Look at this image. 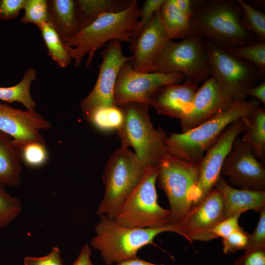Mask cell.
Wrapping results in <instances>:
<instances>
[{"label":"cell","mask_w":265,"mask_h":265,"mask_svg":"<svg viewBox=\"0 0 265 265\" xmlns=\"http://www.w3.org/2000/svg\"><path fill=\"white\" fill-rule=\"evenodd\" d=\"M164 1L165 0H147L144 2L140 8V19H139L132 39L150 23L156 12L160 9Z\"/></svg>","instance_id":"cell-35"},{"label":"cell","mask_w":265,"mask_h":265,"mask_svg":"<svg viewBox=\"0 0 265 265\" xmlns=\"http://www.w3.org/2000/svg\"><path fill=\"white\" fill-rule=\"evenodd\" d=\"M51 128L50 123L34 111L16 108L0 101V131L13 138L19 151L30 142L45 143L40 131Z\"/></svg>","instance_id":"cell-15"},{"label":"cell","mask_w":265,"mask_h":265,"mask_svg":"<svg viewBox=\"0 0 265 265\" xmlns=\"http://www.w3.org/2000/svg\"><path fill=\"white\" fill-rule=\"evenodd\" d=\"M234 102L211 76L199 87L189 111L180 119L182 132L206 121L228 108Z\"/></svg>","instance_id":"cell-16"},{"label":"cell","mask_w":265,"mask_h":265,"mask_svg":"<svg viewBox=\"0 0 265 265\" xmlns=\"http://www.w3.org/2000/svg\"><path fill=\"white\" fill-rule=\"evenodd\" d=\"M48 22L61 39L72 36L80 29L76 0H48Z\"/></svg>","instance_id":"cell-21"},{"label":"cell","mask_w":265,"mask_h":265,"mask_svg":"<svg viewBox=\"0 0 265 265\" xmlns=\"http://www.w3.org/2000/svg\"><path fill=\"white\" fill-rule=\"evenodd\" d=\"M233 265H265V248L245 251L234 261Z\"/></svg>","instance_id":"cell-40"},{"label":"cell","mask_w":265,"mask_h":265,"mask_svg":"<svg viewBox=\"0 0 265 265\" xmlns=\"http://www.w3.org/2000/svg\"><path fill=\"white\" fill-rule=\"evenodd\" d=\"M86 120L98 130L110 132L117 131L122 126L124 115L119 106H112L96 109Z\"/></svg>","instance_id":"cell-28"},{"label":"cell","mask_w":265,"mask_h":265,"mask_svg":"<svg viewBox=\"0 0 265 265\" xmlns=\"http://www.w3.org/2000/svg\"><path fill=\"white\" fill-rule=\"evenodd\" d=\"M244 129L242 118L231 123L215 142L206 151L198 163L199 176L195 191V204L198 203L214 187L225 159L234 142Z\"/></svg>","instance_id":"cell-14"},{"label":"cell","mask_w":265,"mask_h":265,"mask_svg":"<svg viewBox=\"0 0 265 265\" xmlns=\"http://www.w3.org/2000/svg\"><path fill=\"white\" fill-rule=\"evenodd\" d=\"M223 218L222 195L213 188L187 214L181 229L182 236L192 243L193 237L211 229Z\"/></svg>","instance_id":"cell-18"},{"label":"cell","mask_w":265,"mask_h":265,"mask_svg":"<svg viewBox=\"0 0 265 265\" xmlns=\"http://www.w3.org/2000/svg\"><path fill=\"white\" fill-rule=\"evenodd\" d=\"M203 45L211 76L234 101L246 100L248 90L264 80L265 74L207 40L203 39Z\"/></svg>","instance_id":"cell-9"},{"label":"cell","mask_w":265,"mask_h":265,"mask_svg":"<svg viewBox=\"0 0 265 265\" xmlns=\"http://www.w3.org/2000/svg\"><path fill=\"white\" fill-rule=\"evenodd\" d=\"M91 254V248L85 244L72 265H94L90 259Z\"/></svg>","instance_id":"cell-41"},{"label":"cell","mask_w":265,"mask_h":265,"mask_svg":"<svg viewBox=\"0 0 265 265\" xmlns=\"http://www.w3.org/2000/svg\"><path fill=\"white\" fill-rule=\"evenodd\" d=\"M174 1L182 13L190 20L194 12L192 8V1L190 0H174Z\"/></svg>","instance_id":"cell-43"},{"label":"cell","mask_w":265,"mask_h":265,"mask_svg":"<svg viewBox=\"0 0 265 265\" xmlns=\"http://www.w3.org/2000/svg\"><path fill=\"white\" fill-rule=\"evenodd\" d=\"M160 14L164 29L170 39H183L189 35L190 20L179 10L174 0H165Z\"/></svg>","instance_id":"cell-25"},{"label":"cell","mask_w":265,"mask_h":265,"mask_svg":"<svg viewBox=\"0 0 265 265\" xmlns=\"http://www.w3.org/2000/svg\"><path fill=\"white\" fill-rule=\"evenodd\" d=\"M140 14L137 0H133L125 10L100 15L75 34L62 41L76 67L87 55L85 67L91 64L97 51L113 40L130 42Z\"/></svg>","instance_id":"cell-1"},{"label":"cell","mask_w":265,"mask_h":265,"mask_svg":"<svg viewBox=\"0 0 265 265\" xmlns=\"http://www.w3.org/2000/svg\"><path fill=\"white\" fill-rule=\"evenodd\" d=\"M102 61L96 82L89 94L83 99L80 106L86 119L96 109L115 106L114 91L119 72L122 66L132 61V56H125L121 43L117 40L108 42L102 53Z\"/></svg>","instance_id":"cell-12"},{"label":"cell","mask_w":265,"mask_h":265,"mask_svg":"<svg viewBox=\"0 0 265 265\" xmlns=\"http://www.w3.org/2000/svg\"><path fill=\"white\" fill-rule=\"evenodd\" d=\"M221 176L230 186L241 189L265 191V169L251 146L238 136L222 165Z\"/></svg>","instance_id":"cell-13"},{"label":"cell","mask_w":265,"mask_h":265,"mask_svg":"<svg viewBox=\"0 0 265 265\" xmlns=\"http://www.w3.org/2000/svg\"><path fill=\"white\" fill-rule=\"evenodd\" d=\"M249 235L241 229L234 231L222 238L223 253L229 254L239 250H244L247 245Z\"/></svg>","instance_id":"cell-36"},{"label":"cell","mask_w":265,"mask_h":265,"mask_svg":"<svg viewBox=\"0 0 265 265\" xmlns=\"http://www.w3.org/2000/svg\"><path fill=\"white\" fill-rule=\"evenodd\" d=\"M237 2L243 12V24L245 28L254 34L260 42H265V14L244 0H237Z\"/></svg>","instance_id":"cell-30"},{"label":"cell","mask_w":265,"mask_h":265,"mask_svg":"<svg viewBox=\"0 0 265 265\" xmlns=\"http://www.w3.org/2000/svg\"><path fill=\"white\" fill-rule=\"evenodd\" d=\"M257 99L235 101L230 106L199 125L181 133H171L166 139L167 153L182 160L198 164L206 151L233 122L260 107Z\"/></svg>","instance_id":"cell-3"},{"label":"cell","mask_w":265,"mask_h":265,"mask_svg":"<svg viewBox=\"0 0 265 265\" xmlns=\"http://www.w3.org/2000/svg\"><path fill=\"white\" fill-rule=\"evenodd\" d=\"M213 188L218 189L222 195L223 220L248 210L260 212L265 208V191L234 188L229 185L222 176L218 179Z\"/></svg>","instance_id":"cell-20"},{"label":"cell","mask_w":265,"mask_h":265,"mask_svg":"<svg viewBox=\"0 0 265 265\" xmlns=\"http://www.w3.org/2000/svg\"><path fill=\"white\" fill-rule=\"evenodd\" d=\"M133 0H76L80 29L97 17L108 13L121 12L132 3ZM79 29V30H80Z\"/></svg>","instance_id":"cell-24"},{"label":"cell","mask_w":265,"mask_h":265,"mask_svg":"<svg viewBox=\"0 0 265 265\" xmlns=\"http://www.w3.org/2000/svg\"><path fill=\"white\" fill-rule=\"evenodd\" d=\"M198 85L184 81L167 85L152 98L149 106L161 114L180 120L190 110Z\"/></svg>","instance_id":"cell-19"},{"label":"cell","mask_w":265,"mask_h":265,"mask_svg":"<svg viewBox=\"0 0 265 265\" xmlns=\"http://www.w3.org/2000/svg\"><path fill=\"white\" fill-rule=\"evenodd\" d=\"M185 80L181 73H142L135 71L131 61L121 67L115 85L114 102L120 106L130 103L149 106L152 97L160 89L169 85L179 84Z\"/></svg>","instance_id":"cell-11"},{"label":"cell","mask_w":265,"mask_h":265,"mask_svg":"<svg viewBox=\"0 0 265 265\" xmlns=\"http://www.w3.org/2000/svg\"><path fill=\"white\" fill-rule=\"evenodd\" d=\"M5 186L0 184V228L12 223L22 212L20 200L7 192Z\"/></svg>","instance_id":"cell-31"},{"label":"cell","mask_w":265,"mask_h":265,"mask_svg":"<svg viewBox=\"0 0 265 265\" xmlns=\"http://www.w3.org/2000/svg\"><path fill=\"white\" fill-rule=\"evenodd\" d=\"M22 161L20 151L14 146L11 137L0 131V184L8 186L20 185Z\"/></svg>","instance_id":"cell-22"},{"label":"cell","mask_w":265,"mask_h":265,"mask_svg":"<svg viewBox=\"0 0 265 265\" xmlns=\"http://www.w3.org/2000/svg\"><path fill=\"white\" fill-rule=\"evenodd\" d=\"M248 96H252L256 98L260 103L265 105V79L257 85L250 89L247 92Z\"/></svg>","instance_id":"cell-42"},{"label":"cell","mask_w":265,"mask_h":265,"mask_svg":"<svg viewBox=\"0 0 265 265\" xmlns=\"http://www.w3.org/2000/svg\"><path fill=\"white\" fill-rule=\"evenodd\" d=\"M149 168L129 148L120 146L114 151L103 174L105 190L96 213L114 219L120 207Z\"/></svg>","instance_id":"cell-7"},{"label":"cell","mask_w":265,"mask_h":265,"mask_svg":"<svg viewBox=\"0 0 265 265\" xmlns=\"http://www.w3.org/2000/svg\"><path fill=\"white\" fill-rule=\"evenodd\" d=\"M243 135L241 139L248 144L258 159L265 155V111L258 107L250 115L242 118Z\"/></svg>","instance_id":"cell-23"},{"label":"cell","mask_w":265,"mask_h":265,"mask_svg":"<svg viewBox=\"0 0 265 265\" xmlns=\"http://www.w3.org/2000/svg\"><path fill=\"white\" fill-rule=\"evenodd\" d=\"M20 151L22 161L30 167L41 166L48 159V155L45 143L30 142L23 146Z\"/></svg>","instance_id":"cell-34"},{"label":"cell","mask_w":265,"mask_h":265,"mask_svg":"<svg viewBox=\"0 0 265 265\" xmlns=\"http://www.w3.org/2000/svg\"><path fill=\"white\" fill-rule=\"evenodd\" d=\"M199 176L198 164L169 155L159 163L157 180L166 194L170 206V224L182 236V227L195 205V191Z\"/></svg>","instance_id":"cell-5"},{"label":"cell","mask_w":265,"mask_h":265,"mask_svg":"<svg viewBox=\"0 0 265 265\" xmlns=\"http://www.w3.org/2000/svg\"><path fill=\"white\" fill-rule=\"evenodd\" d=\"M24 9L22 23H32L40 28L48 22V0H26Z\"/></svg>","instance_id":"cell-33"},{"label":"cell","mask_w":265,"mask_h":265,"mask_svg":"<svg viewBox=\"0 0 265 265\" xmlns=\"http://www.w3.org/2000/svg\"><path fill=\"white\" fill-rule=\"evenodd\" d=\"M99 216L94 229L96 235L90 244L100 251L107 265L137 257L138 250L148 244H155V238L160 233L171 232L177 234L171 226L158 228L129 227L105 215Z\"/></svg>","instance_id":"cell-6"},{"label":"cell","mask_w":265,"mask_h":265,"mask_svg":"<svg viewBox=\"0 0 265 265\" xmlns=\"http://www.w3.org/2000/svg\"><path fill=\"white\" fill-rule=\"evenodd\" d=\"M117 265H165L164 264H155L141 260L137 257L124 261Z\"/></svg>","instance_id":"cell-44"},{"label":"cell","mask_w":265,"mask_h":265,"mask_svg":"<svg viewBox=\"0 0 265 265\" xmlns=\"http://www.w3.org/2000/svg\"><path fill=\"white\" fill-rule=\"evenodd\" d=\"M147 105L130 103L119 106L124 115L122 126L117 131L121 146L132 147L138 159L148 167L157 166L168 153L166 132L151 122Z\"/></svg>","instance_id":"cell-4"},{"label":"cell","mask_w":265,"mask_h":265,"mask_svg":"<svg viewBox=\"0 0 265 265\" xmlns=\"http://www.w3.org/2000/svg\"><path fill=\"white\" fill-rule=\"evenodd\" d=\"M241 214V213H237L221 220L211 229L193 237L192 242L194 240L209 241L220 237L223 238L234 231L242 229L238 224V219Z\"/></svg>","instance_id":"cell-32"},{"label":"cell","mask_w":265,"mask_h":265,"mask_svg":"<svg viewBox=\"0 0 265 265\" xmlns=\"http://www.w3.org/2000/svg\"><path fill=\"white\" fill-rule=\"evenodd\" d=\"M169 39L162 26L159 10L147 26L130 43V49L133 53L132 68L139 72H154L156 61Z\"/></svg>","instance_id":"cell-17"},{"label":"cell","mask_w":265,"mask_h":265,"mask_svg":"<svg viewBox=\"0 0 265 265\" xmlns=\"http://www.w3.org/2000/svg\"><path fill=\"white\" fill-rule=\"evenodd\" d=\"M24 265H64L60 251L57 247H53L48 255L41 257H26L24 260Z\"/></svg>","instance_id":"cell-38"},{"label":"cell","mask_w":265,"mask_h":265,"mask_svg":"<svg viewBox=\"0 0 265 265\" xmlns=\"http://www.w3.org/2000/svg\"><path fill=\"white\" fill-rule=\"evenodd\" d=\"M231 55L245 60L265 73V42L258 41L254 43L236 47L225 50Z\"/></svg>","instance_id":"cell-29"},{"label":"cell","mask_w":265,"mask_h":265,"mask_svg":"<svg viewBox=\"0 0 265 265\" xmlns=\"http://www.w3.org/2000/svg\"><path fill=\"white\" fill-rule=\"evenodd\" d=\"M244 13L237 2L211 0L194 10L189 35L198 36L227 50L258 42L243 24Z\"/></svg>","instance_id":"cell-2"},{"label":"cell","mask_w":265,"mask_h":265,"mask_svg":"<svg viewBox=\"0 0 265 265\" xmlns=\"http://www.w3.org/2000/svg\"><path fill=\"white\" fill-rule=\"evenodd\" d=\"M36 76L35 70L30 68L26 71L22 80L18 84L10 87H0V101L9 103L19 102L26 110L34 111L36 104L30 94V88Z\"/></svg>","instance_id":"cell-26"},{"label":"cell","mask_w":265,"mask_h":265,"mask_svg":"<svg viewBox=\"0 0 265 265\" xmlns=\"http://www.w3.org/2000/svg\"><path fill=\"white\" fill-rule=\"evenodd\" d=\"M48 50V55L62 68L67 67L71 58L59 35L48 22L39 28Z\"/></svg>","instance_id":"cell-27"},{"label":"cell","mask_w":265,"mask_h":265,"mask_svg":"<svg viewBox=\"0 0 265 265\" xmlns=\"http://www.w3.org/2000/svg\"><path fill=\"white\" fill-rule=\"evenodd\" d=\"M26 0H0V19L9 20L16 18L24 9Z\"/></svg>","instance_id":"cell-39"},{"label":"cell","mask_w":265,"mask_h":265,"mask_svg":"<svg viewBox=\"0 0 265 265\" xmlns=\"http://www.w3.org/2000/svg\"><path fill=\"white\" fill-rule=\"evenodd\" d=\"M158 174V166L148 169L120 207L114 218L115 221L126 227L137 228L172 227L169 211L158 202L156 189Z\"/></svg>","instance_id":"cell-8"},{"label":"cell","mask_w":265,"mask_h":265,"mask_svg":"<svg viewBox=\"0 0 265 265\" xmlns=\"http://www.w3.org/2000/svg\"><path fill=\"white\" fill-rule=\"evenodd\" d=\"M181 73L185 81L198 85L211 77L203 39L188 35L179 42L169 39L160 53L154 72Z\"/></svg>","instance_id":"cell-10"},{"label":"cell","mask_w":265,"mask_h":265,"mask_svg":"<svg viewBox=\"0 0 265 265\" xmlns=\"http://www.w3.org/2000/svg\"><path fill=\"white\" fill-rule=\"evenodd\" d=\"M265 248V208L260 212V218L254 231L249 235L245 251Z\"/></svg>","instance_id":"cell-37"}]
</instances>
